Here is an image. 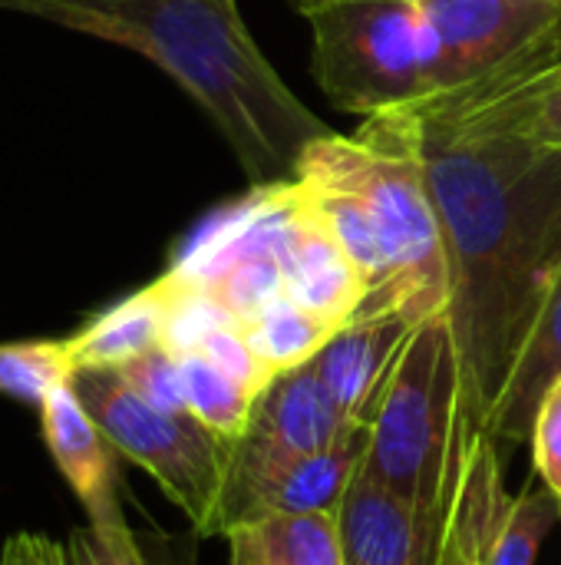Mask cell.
I'll return each mask as SVG.
<instances>
[{
  "instance_id": "1",
  "label": "cell",
  "mask_w": 561,
  "mask_h": 565,
  "mask_svg": "<svg viewBox=\"0 0 561 565\" xmlns=\"http://www.w3.org/2000/svg\"><path fill=\"white\" fill-rule=\"evenodd\" d=\"M450 262L463 411L486 434L493 404L561 265V152L516 132L486 79L410 103Z\"/></svg>"
},
{
  "instance_id": "2",
  "label": "cell",
  "mask_w": 561,
  "mask_h": 565,
  "mask_svg": "<svg viewBox=\"0 0 561 565\" xmlns=\"http://www.w3.org/2000/svg\"><path fill=\"white\" fill-rule=\"evenodd\" d=\"M0 10L152 60L205 109L251 189L291 182L308 146L334 132L278 76L235 0H0Z\"/></svg>"
},
{
  "instance_id": "3",
  "label": "cell",
  "mask_w": 561,
  "mask_h": 565,
  "mask_svg": "<svg viewBox=\"0 0 561 565\" xmlns=\"http://www.w3.org/2000/svg\"><path fill=\"white\" fill-rule=\"evenodd\" d=\"M294 179L347 189L374 218L387 252L390 281L357 315L400 311L413 321H427L446 311V238L427 182L420 129L410 106L367 116L357 132L321 136L301 156Z\"/></svg>"
},
{
  "instance_id": "4",
  "label": "cell",
  "mask_w": 561,
  "mask_h": 565,
  "mask_svg": "<svg viewBox=\"0 0 561 565\" xmlns=\"http://www.w3.org/2000/svg\"><path fill=\"white\" fill-rule=\"evenodd\" d=\"M473 430L463 411V364L450 315L417 324L370 424L360 477L393 497L446 510L456 497Z\"/></svg>"
},
{
  "instance_id": "5",
  "label": "cell",
  "mask_w": 561,
  "mask_h": 565,
  "mask_svg": "<svg viewBox=\"0 0 561 565\" xmlns=\"http://www.w3.org/2000/svg\"><path fill=\"white\" fill-rule=\"evenodd\" d=\"M69 387L116 454L145 470L198 536H215L231 440L188 411L149 404L112 367L76 371Z\"/></svg>"
},
{
  "instance_id": "6",
  "label": "cell",
  "mask_w": 561,
  "mask_h": 565,
  "mask_svg": "<svg viewBox=\"0 0 561 565\" xmlns=\"http://www.w3.org/2000/svg\"><path fill=\"white\" fill-rule=\"evenodd\" d=\"M308 20L314 79L337 109L367 119L430 93L420 0H334Z\"/></svg>"
},
{
  "instance_id": "7",
  "label": "cell",
  "mask_w": 561,
  "mask_h": 565,
  "mask_svg": "<svg viewBox=\"0 0 561 565\" xmlns=\"http://www.w3.org/2000/svg\"><path fill=\"white\" fill-rule=\"evenodd\" d=\"M288 212L291 182L251 189L248 199L215 215L169 271L241 328L288 298Z\"/></svg>"
},
{
  "instance_id": "8",
  "label": "cell",
  "mask_w": 561,
  "mask_h": 565,
  "mask_svg": "<svg viewBox=\"0 0 561 565\" xmlns=\"http://www.w3.org/2000/svg\"><path fill=\"white\" fill-rule=\"evenodd\" d=\"M420 17L430 93L561 53V0H420Z\"/></svg>"
},
{
  "instance_id": "9",
  "label": "cell",
  "mask_w": 561,
  "mask_h": 565,
  "mask_svg": "<svg viewBox=\"0 0 561 565\" xmlns=\"http://www.w3.org/2000/svg\"><path fill=\"white\" fill-rule=\"evenodd\" d=\"M370 430L321 454L274 450L248 434L231 440L215 536L278 513H337L367 457Z\"/></svg>"
},
{
  "instance_id": "10",
  "label": "cell",
  "mask_w": 561,
  "mask_h": 565,
  "mask_svg": "<svg viewBox=\"0 0 561 565\" xmlns=\"http://www.w3.org/2000/svg\"><path fill=\"white\" fill-rule=\"evenodd\" d=\"M40 430L60 477L76 493L79 507L89 516V530L106 540L132 536L122 503H119V473L116 447L86 414L69 384L53 391L40 407Z\"/></svg>"
},
{
  "instance_id": "11",
  "label": "cell",
  "mask_w": 561,
  "mask_h": 565,
  "mask_svg": "<svg viewBox=\"0 0 561 565\" xmlns=\"http://www.w3.org/2000/svg\"><path fill=\"white\" fill-rule=\"evenodd\" d=\"M450 507H413L357 473L337 510L344 565H440Z\"/></svg>"
},
{
  "instance_id": "12",
  "label": "cell",
  "mask_w": 561,
  "mask_h": 565,
  "mask_svg": "<svg viewBox=\"0 0 561 565\" xmlns=\"http://www.w3.org/2000/svg\"><path fill=\"white\" fill-rule=\"evenodd\" d=\"M288 298L311 315L344 328L367 301V281L321 218L298 179H291V212L284 225Z\"/></svg>"
},
{
  "instance_id": "13",
  "label": "cell",
  "mask_w": 561,
  "mask_h": 565,
  "mask_svg": "<svg viewBox=\"0 0 561 565\" xmlns=\"http://www.w3.org/2000/svg\"><path fill=\"white\" fill-rule=\"evenodd\" d=\"M417 324L420 321L400 311L357 315L311 361L337 407L354 424H374V414L387 394V384Z\"/></svg>"
},
{
  "instance_id": "14",
  "label": "cell",
  "mask_w": 561,
  "mask_h": 565,
  "mask_svg": "<svg viewBox=\"0 0 561 565\" xmlns=\"http://www.w3.org/2000/svg\"><path fill=\"white\" fill-rule=\"evenodd\" d=\"M370 427L354 424L331 391L324 387L314 364H301L274 374L255 397L245 434L274 450L288 454H321L347 444Z\"/></svg>"
},
{
  "instance_id": "15",
  "label": "cell",
  "mask_w": 561,
  "mask_h": 565,
  "mask_svg": "<svg viewBox=\"0 0 561 565\" xmlns=\"http://www.w3.org/2000/svg\"><path fill=\"white\" fill-rule=\"evenodd\" d=\"M561 377V265L552 278V288L532 321V331L493 404L486 434L503 444L532 440L536 414L546 391Z\"/></svg>"
},
{
  "instance_id": "16",
  "label": "cell",
  "mask_w": 561,
  "mask_h": 565,
  "mask_svg": "<svg viewBox=\"0 0 561 565\" xmlns=\"http://www.w3.org/2000/svg\"><path fill=\"white\" fill-rule=\"evenodd\" d=\"M172 295L169 281L155 278L152 285L132 291L112 308L99 311L76 334L63 338L76 371L86 367H122L155 348H165L169 338Z\"/></svg>"
},
{
  "instance_id": "17",
  "label": "cell",
  "mask_w": 561,
  "mask_h": 565,
  "mask_svg": "<svg viewBox=\"0 0 561 565\" xmlns=\"http://www.w3.org/2000/svg\"><path fill=\"white\" fill-rule=\"evenodd\" d=\"M506 473L499 444L489 434H476L466 454V467L450 507L446 540L440 565H483L493 526L506 500Z\"/></svg>"
},
{
  "instance_id": "18",
  "label": "cell",
  "mask_w": 561,
  "mask_h": 565,
  "mask_svg": "<svg viewBox=\"0 0 561 565\" xmlns=\"http://www.w3.org/2000/svg\"><path fill=\"white\" fill-rule=\"evenodd\" d=\"M228 565H344L337 513H278L225 533Z\"/></svg>"
},
{
  "instance_id": "19",
  "label": "cell",
  "mask_w": 561,
  "mask_h": 565,
  "mask_svg": "<svg viewBox=\"0 0 561 565\" xmlns=\"http://www.w3.org/2000/svg\"><path fill=\"white\" fill-rule=\"evenodd\" d=\"M493 106L529 142L561 152V53L486 79Z\"/></svg>"
},
{
  "instance_id": "20",
  "label": "cell",
  "mask_w": 561,
  "mask_h": 565,
  "mask_svg": "<svg viewBox=\"0 0 561 565\" xmlns=\"http://www.w3.org/2000/svg\"><path fill=\"white\" fill-rule=\"evenodd\" d=\"M331 321L311 315L291 298L274 301L268 311H261L255 321L241 324L245 341L251 344L255 358L265 364V371L274 377L281 371L301 367L317 358V351L337 334Z\"/></svg>"
},
{
  "instance_id": "21",
  "label": "cell",
  "mask_w": 561,
  "mask_h": 565,
  "mask_svg": "<svg viewBox=\"0 0 561 565\" xmlns=\"http://www.w3.org/2000/svg\"><path fill=\"white\" fill-rule=\"evenodd\" d=\"M175 358H179V371H182L185 411L228 440L241 437L258 394H251L245 384H238L231 374H225L202 351H175Z\"/></svg>"
},
{
  "instance_id": "22",
  "label": "cell",
  "mask_w": 561,
  "mask_h": 565,
  "mask_svg": "<svg viewBox=\"0 0 561 565\" xmlns=\"http://www.w3.org/2000/svg\"><path fill=\"white\" fill-rule=\"evenodd\" d=\"M561 520V497L555 490L526 487L519 497H506L493 526L483 565H536V556Z\"/></svg>"
},
{
  "instance_id": "23",
  "label": "cell",
  "mask_w": 561,
  "mask_h": 565,
  "mask_svg": "<svg viewBox=\"0 0 561 565\" xmlns=\"http://www.w3.org/2000/svg\"><path fill=\"white\" fill-rule=\"evenodd\" d=\"M76 374L66 341H13L0 344V394L40 407Z\"/></svg>"
},
{
  "instance_id": "24",
  "label": "cell",
  "mask_w": 561,
  "mask_h": 565,
  "mask_svg": "<svg viewBox=\"0 0 561 565\" xmlns=\"http://www.w3.org/2000/svg\"><path fill=\"white\" fill-rule=\"evenodd\" d=\"M139 397L162 411H185V391H182V371L172 348H155L122 367H112Z\"/></svg>"
},
{
  "instance_id": "25",
  "label": "cell",
  "mask_w": 561,
  "mask_h": 565,
  "mask_svg": "<svg viewBox=\"0 0 561 565\" xmlns=\"http://www.w3.org/2000/svg\"><path fill=\"white\" fill-rule=\"evenodd\" d=\"M532 460L539 480L561 497V377L539 404L532 427Z\"/></svg>"
},
{
  "instance_id": "26",
  "label": "cell",
  "mask_w": 561,
  "mask_h": 565,
  "mask_svg": "<svg viewBox=\"0 0 561 565\" xmlns=\"http://www.w3.org/2000/svg\"><path fill=\"white\" fill-rule=\"evenodd\" d=\"M66 556H69V565H145L136 536L106 540V536L93 533L89 526L69 533Z\"/></svg>"
},
{
  "instance_id": "27",
  "label": "cell",
  "mask_w": 561,
  "mask_h": 565,
  "mask_svg": "<svg viewBox=\"0 0 561 565\" xmlns=\"http://www.w3.org/2000/svg\"><path fill=\"white\" fill-rule=\"evenodd\" d=\"M0 565H69V556L66 543L43 533H13L0 550Z\"/></svg>"
},
{
  "instance_id": "28",
  "label": "cell",
  "mask_w": 561,
  "mask_h": 565,
  "mask_svg": "<svg viewBox=\"0 0 561 565\" xmlns=\"http://www.w3.org/2000/svg\"><path fill=\"white\" fill-rule=\"evenodd\" d=\"M304 17H311L314 10H321V7H327V3H334V0H291Z\"/></svg>"
}]
</instances>
